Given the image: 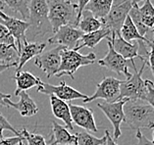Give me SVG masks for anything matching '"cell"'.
Returning a JSON list of instances; mask_svg holds the SVG:
<instances>
[{"instance_id":"obj_1","label":"cell","mask_w":154,"mask_h":145,"mask_svg":"<svg viewBox=\"0 0 154 145\" xmlns=\"http://www.w3.org/2000/svg\"><path fill=\"white\" fill-rule=\"evenodd\" d=\"M124 115V122L131 129L154 128V109L144 100H127Z\"/></svg>"},{"instance_id":"obj_2","label":"cell","mask_w":154,"mask_h":145,"mask_svg":"<svg viewBox=\"0 0 154 145\" xmlns=\"http://www.w3.org/2000/svg\"><path fill=\"white\" fill-rule=\"evenodd\" d=\"M29 27L26 33L27 40H35L37 38L52 32L48 20V1L47 0H29Z\"/></svg>"},{"instance_id":"obj_3","label":"cell","mask_w":154,"mask_h":145,"mask_svg":"<svg viewBox=\"0 0 154 145\" xmlns=\"http://www.w3.org/2000/svg\"><path fill=\"white\" fill-rule=\"evenodd\" d=\"M78 6L70 0H50L48 1V20L54 33L63 26L78 28Z\"/></svg>"},{"instance_id":"obj_4","label":"cell","mask_w":154,"mask_h":145,"mask_svg":"<svg viewBox=\"0 0 154 145\" xmlns=\"http://www.w3.org/2000/svg\"><path fill=\"white\" fill-rule=\"evenodd\" d=\"M95 60L96 56L92 52L86 55H82L79 51L74 49L63 48V50L61 51V64H60L55 76L58 77L69 76L71 79L74 80V75L79 68L91 65L95 62Z\"/></svg>"},{"instance_id":"obj_5","label":"cell","mask_w":154,"mask_h":145,"mask_svg":"<svg viewBox=\"0 0 154 145\" xmlns=\"http://www.w3.org/2000/svg\"><path fill=\"white\" fill-rule=\"evenodd\" d=\"M142 0H114L110 11L103 19L102 26L110 29L111 35H120V29L129 15L130 10L136 3Z\"/></svg>"},{"instance_id":"obj_6","label":"cell","mask_w":154,"mask_h":145,"mask_svg":"<svg viewBox=\"0 0 154 145\" xmlns=\"http://www.w3.org/2000/svg\"><path fill=\"white\" fill-rule=\"evenodd\" d=\"M146 65V60H144L140 71L134 72L126 80L121 81L119 100H144L146 95V80H142L141 76Z\"/></svg>"},{"instance_id":"obj_7","label":"cell","mask_w":154,"mask_h":145,"mask_svg":"<svg viewBox=\"0 0 154 145\" xmlns=\"http://www.w3.org/2000/svg\"><path fill=\"white\" fill-rule=\"evenodd\" d=\"M122 80L113 77H105L96 84L95 92L91 96H88L82 101L84 103L91 102L96 99H103L105 102H115L119 100L120 96V83Z\"/></svg>"},{"instance_id":"obj_8","label":"cell","mask_w":154,"mask_h":145,"mask_svg":"<svg viewBox=\"0 0 154 145\" xmlns=\"http://www.w3.org/2000/svg\"><path fill=\"white\" fill-rule=\"evenodd\" d=\"M127 101L126 99H121L115 102H102L97 104V107L102 111L105 116L112 124L114 128L113 139L116 141L121 136V124L124 122V104Z\"/></svg>"},{"instance_id":"obj_9","label":"cell","mask_w":154,"mask_h":145,"mask_svg":"<svg viewBox=\"0 0 154 145\" xmlns=\"http://www.w3.org/2000/svg\"><path fill=\"white\" fill-rule=\"evenodd\" d=\"M37 92L46 94V95H53L55 97L63 100V101H72L76 99H85L88 95L82 93L77 89L73 88L72 86L67 85L64 80H62L58 85H52L49 83H41L37 86Z\"/></svg>"},{"instance_id":"obj_10","label":"cell","mask_w":154,"mask_h":145,"mask_svg":"<svg viewBox=\"0 0 154 145\" xmlns=\"http://www.w3.org/2000/svg\"><path fill=\"white\" fill-rule=\"evenodd\" d=\"M84 35V32L79 28L67 25L61 27L52 36L48 38L49 44H58L67 49H75L80 43V39Z\"/></svg>"},{"instance_id":"obj_11","label":"cell","mask_w":154,"mask_h":145,"mask_svg":"<svg viewBox=\"0 0 154 145\" xmlns=\"http://www.w3.org/2000/svg\"><path fill=\"white\" fill-rule=\"evenodd\" d=\"M63 48L65 47L58 45L51 50L42 52L35 57V65L43 73H45L48 79L52 76H55L57 73L60 64H61V51Z\"/></svg>"},{"instance_id":"obj_12","label":"cell","mask_w":154,"mask_h":145,"mask_svg":"<svg viewBox=\"0 0 154 145\" xmlns=\"http://www.w3.org/2000/svg\"><path fill=\"white\" fill-rule=\"evenodd\" d=\"M0 23L5 26L11 33V35L14 38L18 51L20 52L23 44L27 41L26 33H27V31L29 27V22L10 17L3 12L2 10H0Z\"/></svg>"},{"instance_id":"obj_13","label":"cell","mask_w":154,"mask_h":145,"mask_svg":"<svg viewBox=\"0 0 154 145\" xmlns=\"http://www.w3.org/2000/svg\"><path fill=\"white\" fill-rule=\"evenodd\" d=\"M108 52L105 57L98 61L99 66L112 71L118 75H125L127 79L131 77V74L129 73V62L127 59L116 52L110 40H108Z\"/></svg>"},{"instance_id":"obj_14","label":"cell","mask_w":154,"mask_h":145,"mask_svg":"<svg viewBox=\"0 0 154 145\" xmlns=\"http://www.w3.org/2000/svg\"><path fill=\"white\" fill-rule=\"evenodd\" d=\"M106 39L110 40L116 52H118L121 56H123L127 60H130L131 64V68L134 70V72H137V70L136 68V66H134V59L140 58L142 62L144 61V59L140 55V45H138V42L137 41H136L134 43L128 42L125 39H123L120 35H111L110 38H107Z\"/></svg>"},{"instance_id":"obj_15","label":"cell","mask_w":154,"mask_h":145,"mask_svg":"<svg viewBox=\"0 0 154 145\" xmlns=\"http://www.w3.org/2000/svg\"><path fill=\"white\" fill-rule=\"evenodd\" d=\"M69 108L72 121L78 126L91 132L98 131L91 109L80 105H74L72 103H69Z\"/></svg>"},{"instance_id":"obj_16","label":"cell","mask_w":154,"mask_h":145,"mask_svg":"<svg viewBox=\"0 0 154 145\" xmlns=\"http://www.w3.org/2000/svg\"><path fill=\"white\" fill-rule=\"evenodd\" d=\"M18 96H20V101L14 103L10 100V98L5 99V106L16 109L21 116L23 117H32L38 112L35 102L26 91H21Z\"/></svg>"},{"instance_id":"obj_17","label":"cell","mask_w":154,"mask_h":145,"mask_svg":"<svg viewBox=\"0 0 154 145\" xmlns=\"http://www.w3.org/2000/svg\"><path fill=\"white\" fill-rule=\"evenodd\" d=\"M46 43L45 42H29L26 41L20 50V56H19V62L16 68V73L20 72L23 69V67L28 61H29L33 57L38 56L40 53H42L45 49Z\"/></svg>"},{"instance_id":"obj_18","label":"cell","mask_w":154,"mask_h":145,"mask_svg":"<svg viewBox=\"0 0 154 145\" xmlns=\"http://www.w3.org/2000/svg\"><path fill=\"white\" fill-rule=\"evenodd\" d=\"M50 105L54 116L64 122L66 128L70 129V131H74V125L72 117H71L69 104L53 95H50Z\"/></svg>"},{"instance_id":"obj_19","label":"cell","mask_w":154,"mask_h":145,"mask_svg":"<svg viewBox=\"0 0 154 145\" xmlns=\"http://www.w3.org/2000/svg\"><path fill=\"white\" fill-rule=\"evenodd\" d=\"M13 79L15 80L17 84L16 90H15V96H18L21 91H26L35 86L37 87L42 83V80L39 77H36L32 73L27 72V71L17 72L16 75L13 77Z\"/></svg>"},{"instance_id":"obj_20","label":"cell","mask_w":154,"mask_h":145,"mask_svg":"<svg viewBox=\"0 0 154 145\" xmlns=\"http://www.w3.org/2000/svg\"><path fill=\"white\" fill-rule=\"evenodd\" d=\"M110 36H111L110 29L105 28V27H102L101 29H97L95 32H92L89 33H84V35H82V38L80 39L81 44H79L74 50L79 51L84 47L94 48L101 40L104 38H110Z\"/></svg>"},{"instance_id":"obj_21","label":"cell","mask_w":154,"mask_h":145,"mask_svg":"<svg viewBox=\"0 0 154 145\" xmlns=\"http://www.w3.org/2000/svg\"><path fill=\"white\" fill-rule=\"evenodd\" d=\"M120 35L122 36L123 39H125L128 42H131V41H133V40H134V41L137 40V41L145 42L148 45V47L151 45V41H150L148 38L142 36L140 33L138 32L137 27L133 23V21H131L129 15H128V17L126 18L125 22H124L121 29H120Z\"/></svg>"},{"instance_id":"obj_22","label":"cell","mask_w":154,"mask_h":145,"mask_svg":"<svg viewBox=\"0 0 154 145\" xmlns=\"http://www.w3.org/2000/svg\"><path fill=\"white\" fill-rule=\"evenodd\" d=\"M52 138L57 145H77L76 134L70 133L68 128L55 121H52Z\"/></svg>"},{"instance_id":"obj_23","label":"cell","mask_w":154,"mask_h":145,"mask_svg":"<svg viewBox=\"0 0 154 145\" xmlns=\"http://www.w3.org/2000/svg\"><path fill=\"white\" fill-rule=\"evenodd\" d=\"M113 2L114 0H91L85 7V10L91 12L95 18L101 20L110 11Z\"/></svg>"},{"instance_id":"obj_24","label":"cell","mask_w":154,"mask_h":145,"mask_svg":"<svg viewBox=\"0 0 154 145\" xmlns=\"http://www.w3.org/2000/svg\"><path fill=\"white\" fill-rule=\"evenodd\" d=\"M19 51L15 44H0V64L17 67Z\"/></svg>"},{"instance_id":"obj_25","label":"cell","mask_w":154,"mask_h":145,"mask_svg":"<svg viewBox=\"0 0 154 145\" xmlns=\"http://www.w3.org/2000/svg\"><path fill=\"white\" fill-rule=\"evenodd\" d=\"M102 22L100 19H97L93 15L85 10L82 14V17L79 21L78 28L84 33H89L92 32H95L97 29L102 28Z\"/></svg>"},{"instance_id":"obj_26","label":"cell","mask_w":154,"mask_h":145,"mask_svg":"<svg viewBox=\"0 0 154 145\" xmlns=\"http://www.w3.org/2000/svg\"><path fill=\"white\" fill-rule=\"evenodd\" d=\"M2 1L4 6L6 5L13 12L20 14L25 21H28L29 0H2Z\"/></svg>"},{"instance_id":"obj_27","label":"cell","mask_w":154,"mask_h":145,"mask_svg":"<svg viewBox=\"0 0 154 145\" xmlns=\"http://www.w3.org/2000/svg\"><path fill=\"white\" fill-rule=\"evenodd\" d=\"M75 134L77 136V145H105V142H106L105 135L101 138H98L85 131L76 132Z\"/></svg>"},{"instance_id":"obj_28","label":"cell","mask_w":154,"mask_h":145,"mask_svg":"<svg viewBox=\"0 0 154 145\" xmlns=\"http://www.w3.org/2000/svg\"><path fill=\"white\" fill-rule=\"evenodd\" d=\"M21 134L24 137V140L27 141L28 145H47L45 138L42 135L38 133L29 132L26 128H23Z\"/></svg>"},{"instance_id":"obj_29","label":"cell","mask_w":154,"mask_h":145,"mask_svg":"<svg viewBox=\"0 0 154 145\" xmlns=\"http://www.w3.org/2000/svg\"><path fill=\"white\" fill-rule=\"evenodd\" d=\"M4 129H7V131L14 132L16 136H22L21 132L17 131V129L8 122V120L0 113V139L3 138V131H4Z\"/></svg>"},{"instance_id":"obj_30","label":"cell","mask_w":154,"mask_h":145,"mask_svg":"<svg viewBox=\"0 0 154 145\" xmlns=\"http://www.w3.org/2000/svg\"><path fill=\"white\" fill-rule=\"evenodd\" d=\"M0 44H15V39L7 28L0 23Z\"/></svg>"},{"instance_id":"obj_31","label":"cell","mask_w":154,"mask_h":145,"mask_svg":"<svg viewBox=\"0 0 154 145\" xmlns=\"http://www.w3.org/2000/svg\"><path fill=\"white\" fill-rule=\"evenodd\" d=\"M144 101L147 102L154 109V84L149 80H146V95Z\"/></svg>"},{"instance_id":"obj_32","label":"cell","mask_w":154,"mask_h":145,"mask_svg":"<svg viewBox=\"0 0 154 145\" xmlns=\"http://www.w3.org/2000/svg\"><path fill=\"white\" fill-rule=\"evenodd\" d=\"M24 140L23 136H13V137H7L0 139V145H18L21 141Z\"/></svg>"},{"instance_id":"obj_33","label":"cell","mask_w":154,"mask_h":145,"mask_svg":"<svg viewBox=\"0 0 154 145\" xmlns=\"http://www.w3.org/2000/svg\"><path fill=\"white\" fill-rule=\"evenodd\" d=\"M137 143H134V145H154L152 140H149L148 138H146V136L140 131V129L137 131Z\"/></svg>"},{"instance_id":"obj_34","label":"cell","mask_w":154,"mask_h":145,"mask_svg":"<svg viewBox=\"0 0 154 145\" xmlns=\"http://www.w3.org/2000/svg\"><path fill=\"white\" fill-rule=\"evenodd\" d=\"M149 47H150V51H148V56L146 58V64L149 65V68L151 70L154 77V39L151 41V45Z\"/></svg>"},{"instance_id":"obj_35","label":"cell","mask_w":154,"mask_h":145,"mask_svg":"<svg viewBox=\"0 0 154 145\" xmlns=\"http://www.w3.org/2000/svg\"><path fill=\"white\" fill-rule=\"evenodd\" d=\"M89 1H91V0H78V4H77V6H78V17H77L78 24L82 17V14L85 10V7L88 5V3Z\"/></svg>"},{"instance_id":"obj_36","label":"cell","mask_w":154,"mask_h":145,"mask_svg":"<svg viewBox=\"0 0 154 145\" xmlns=\"http://www.w3.org/2000/svg\"><path fill=\"white\" fill-rule=\"evenodd\" d=\"M105 136H106V142H105V145H118L116 143V141L111 137L110 132L108 131H105Z\"/></svg>"},{"instance_id":"obj_37","label":"cell","mask_w":154,"mask_h":145,"mask_svg":"<svg viewBox=\"0 0 154 145\" xmlns=\"http://www.w3.org/2000/svg\"><path fill=\"white\" fill-rule=\"evenodd\" d=\"M11 97H12L11 94H4V93H2V92H0V106L6 107L5 106V99L11 98Z\"/></svg>"},{"instance_id":"obj_38","label":"cell","mask_w":154,"mask_h":145,"mask_svg":"<svg viewBox=\"0 0 154 145\" xmlns=\"http://www.w3.org/2000/svg\"><path fill=\"white\" fill-rule=\"evenodd\" d=\"M12 66H10V65H2V64H0V74H2L3 72H5L6 70H8L9 68H11Z\"/></svg>"},{"instance_id":"obj_39","label":"cell","mask_w":154,"mask_h":145,"mask_svg":"<svg viewBox=\"0 0 154 145\" xmlns=\"http://www.w3.org/2000/svg\"><path fill=\"white\" fill-rule=\"evenodd\" d=\"M47 143H49V144H47V145H57L56 144L54 141H53V138H52V135L50 136V139H49V141H48Z\"/></svg>"},{"instance_id":"obj_40","label":"cell","mask_w":154,"mask_h":145,"mask_svg":"<svg viewBox=\"0 0 154 145\" xmlns=\"http://www.w3.org/2000/svg\"><path fill=\"white\" fill-rule=\"evenodd\" d=\"M3 8H4V4H3L2 0H0V10H2Z\"/></svg>"},{"instance_id":"obj_41","label":"cell","mask_w":154,"mask_h":145,"mask_svg":"<svg viewBox=\"0 0 154 145\" xmlns=\"http://www.w3.org/2000/svg\"><path fill=\"white\" fill-rule=\"evenodd\" d=\"M23 141H24V140H23ZM23 141H21V142L19 143L18 145H26V144H24V143H23Z\"/></svg>"},{"instance_id":"obj_42","label":"cell","mask_w":154,"mask_h":145,"mask_svg":"<svg viewBox=\"0 0 154 145\" xmlns=\"http://www.w3.org/2000/svg\"><path fill=\"white\" fill-rule=\"evenodd\" d=\"M152 136H153V140H152V141H153V143H154V131H153V133H152Z\"/></svg>"},{"instance_id":"obj_43","label":"cell","mask_w":154,"mask_h":145,"mask_svg":"<svg viewBox=\"0 0 154 145\" xmlns=\"http://www.w3.org/2000/svg\"><path fill=\"white\" fill-rule=\"evenodd\" d=\"M70 1H74V0H70Z\"/></svg>"}]
</instances>
